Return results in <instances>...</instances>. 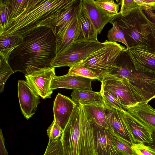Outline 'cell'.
<instances>
[{
  "mask_svg": "<svg viewBox=\"0 0 155 155\" xmlns=\"http://www.w3.org/2000/svg\"><path fill=\"white\" fill-rule=\"evenodd\" d=\"M23 39L8 61L14 72L20 71L28 75L51 67L56 55V38L53 29L47 26L41 27Z\"/></svg>",
  "mask_w": 155,
  "mask_h": 155,
  "instance_id": "6da1fadb",
  "label": "cell"
},
{
  "mask_svg": "<svg viewBox=\"0 0 155 155\" xmlns=\"http://www.w3.org/2000/svg\"><path fill=\"white\" fill-rule=\"evenodd\" d=\"M76 0H31L18 16L10 20L0 36H18L23 38L38 28L47 26L54 31L55 20Z\"/></svg>",
  "mask_w": 155,
  "mask_h": 155,
  "instance_id": "7a4b0ae2",
  "label": "cell"
},
{
  "mask_svg": "<svg viewBox=\"0 0 155 155\" xmlns=\"http://www.w3.org/2000/svg\"><path fill=\"white\" fill-rule=\"evenodd\" d=\"M61 138L64 155H96L92 129L81 104L74 107Z\"/></svg>",
  "mask_w": 155,
  "mask_h": 155,
  "instance_id": "3957f363",
  "label": "cell"
},
{
  "mask_svg": "<svg viewBox=\"0 0 155 155\" xmlns=\"http://www.w3.org/2000/svg\"><path fill=\"white\" fill-rule=\"evenodd\" d=\"M126 50L118 56L117 68L110 74L124 81L137 104L148 103L155 96V74L137 71Z\"/></svg>",
  "mask_w": 155,
  "mask_h": 155,
  "instance_id": "277c9868",
  "label": "cell"
},
{
  "mask_svg": "<svg viewBox=\"0 0 155 155\" xmlns=\"http://www.w3.org/2000/svg\"><path fill=\"white\" fill-rule=\"evenodd\" d=\"M112 21L117 22L130 48L138 45L153 48L149 25L142 9L134 11L125 17L118 13Z\"/></svg>",
  "mask_w": 155,
  "mask_h": 155,
  "instance_id": "5b68a950",
  "label": "cell"
},
{
  "mask_svg": "<svg viewBox=\"0 0 155 155\" xmlns=\"http://www.w3.org/2000/svg\"><path fill=\"white\" fill-rule=\"evenodd\" d=\"M104 44L93 54L76 64L84 66L92 70L99 77L100 81L103 75L111 73L117 66V58L126 48L117 43L106 40Z\"/></svg>",
  "mask_w": 155,
  "mask_h": 155,
  "instance_id": "8992f818",
  "label": "cell"
},
{
  "mask_svg": "<svg viewBox=\"0 0 155 155\" xmlns=\"http://www.w3.org/2000/svg\"><path fill=\"white\" fill-rule=\"evenodd\" d=\"M98 40L76 41L62 53L56 54L51 64L53 68H70L89 57L104 45Z\"/></svg>",
  "mask_w": 155,
  "mask_h": 155,
  "instance_id": "52a82bcc",
  "label": "cell"
},
{
  "mask_svg": "<svg viewBox=\"0 0 155 155\" xmlns=\"http://www.w3.org/2000/svg\"><path fill=\"white\" fill-rule=\"evenodd\" d=\"M101 81V89L112 94L125 110L137 104L130 90L121 78L107 73L103 75Z\"/></svg>",
  "mask_w": 155,
  "mask_h": 155,
  "instance_id": "ba28073f",
  "label": "cell"
},
{
  "mask_svg": "<svg viewBox=\"0 0 155 155\" xmlns=\"http://www.w3.org/2000/svg\"><path fill=\"white\" fill-rule=\"evenodd\" d=\"M126 51L135 69L155 74V49L138 45L126 48Z\"/></svg>",
  "mask_w": 155,
  "mask_h": 155,
  "instance_id": "9c48e42d",
  "label": "cell"
},
{
  "mask_svg": "<svg viewBox=\"0 0 155 155\" xmlns=\"http://www.w3.org/2000/svg\"><path fill=\"white\" fill-rule=\"evenodd\" d=\"M55 68L51 67L40 69L28 75H25L26 81L42 99L50 98L53 91L50 87L55 76Z\"/></svg>",
  "mask_w": 155,
  "mask_h": 155,
  "instance_id": "30bf717a",
  "label": "cell"
},
{
  "mask_svg": "<svg viewBox=\"0 0 155 155\" xmlns=\"http://www.w3.org/2000/svg\"><path fill=\"white\" fill-rule=\"evenodd\" d=\"M92 129L96 155H121L115 146L111 134L108 129L88 120Z\"/></svg>",
  "mask_w": 155,
  "mask_h": 155,
  "instance_id": "8fae6325",
  "label": "cell"
},
{
  "mask_svg": "<svg viewBox=\"0 0 155 155\" xmlns=\"http://www.w3.org/2000/svg\"><path fill=\"white\" fill-rule=\"evenodd\" d=\"M105 107L110 131L131 146L135 144L127 126L124 110L111 108L105 105Z\"/></svg>",
  "mask_w": 155,
  "mask_h": 155,
  "instance_id": "7c38bea8",
  "label": "cell"
},
{
  "mask_svg": "<svg viewBox=\"0 0 155 155\" xmlns=\"http://www.w3.org/2000/svg\"><path fill=\"white\" fill-rule=\"evenodd\" d=\"M18 89L21 111L28 119L35 114L40 102V97L26 81L18 80Z\"/></svg>",
  "mask_w": 155,
  "mask_h": 155,
  "instance_id": "4fadbf2b",
  "label": "cell"
},
{
  "mask_svg": "<svg viewBox=\"0 0 155 155\" xmlns=\"http://www.w3.org/2000/svg\"><path fill=\"white\" fill-rule=\"evenodd\" d=\"M77 104L69 97L58 93L54 103V119L64 131Z\"/></svg>",
  "mask_w": 155,
  "mask_h": 155,
  "instance_id": "5bb4252c",
  "label": "cell"
},
{
  "mask_svg": "<svg viewBox=\"0 0 155 155\" xmlns=\"http://www.w3.org/2000/svg\"><path fill=\"white\" fill-rule=\"evenodd\" d=\"M88 15L98 34L105 25L111 22L116 15H111L97 5L94 0H82Z\"/></svg>",
  "mask_w": 155,
  "mask_h": 155,
  "instance_id": "9a60e30c",
  "label": "cell"
},
{
  "mask_svg": "<svg viewBox=\"0 0 155 155\" xmlns=\"http://www.w3.org/2000/svg\"><path fill=\"white\" fill-rule=\"evenodd\" d=\"M124 113L130 133L135 143H151L152 130L125 110Z\"/></svg>",
  "mask_w": 155,
  "mask_h": 155,
  "instance_id": "2e32d148",
  "label": "cell"
},
{
  "mask_svg": "<svg viewBox=\"0 0 155 155\" xmlns=\"http://www.w3.org/2000/svg\"><path fill=\"white\" fill-rule=\"evenodd\" d=\"M92 80L79 76L68 74L61 76H55L52 80L51 89H87L92 90Z\"/></svg>",
  "mask_w": 155,
  "mask_h": 155,
  "instance_id": "e0dca14e",
  "label": "cell"
},
{
  "mask_svg": "<svg viewBox=\"0 0 155 155\" xmlns=\"http://www.w3.org/2000/svg\"><path fill=\"white\" fill-rule=\"evenodd\" d=\"M125 110L152 130H155V109L148 103H138Z\"/></svg>",
  "mask_w": 155,
  "mask_h": 155,
  "instance_id": "ac0fdd59",
  "label": "cell"
},
{
  "mask_svg": "<svg viewBox=\"0 0 155 155\" xmlns=\"http://www.w3.org/2000/svg\"><path fill=\"white\" fill-rule=\"evenodd\" d=\"M78 17L80 26L75 41L98 40L97 31L88 15L82 0Z\"/></svg>",
  "mask_w": 155,
  "mask_h": 155,
  "instance_id": "d6986e66",
  "label": "cell"
},
{
  "mask_svg": "<svg viewBox=\"0 0 155 155\" xmlns=\"http://www.w3.org/2000/svg\"><path fill=\"white\" fill-rule=\"evenodd\" d=\"M81 105L88 120H92L98 125L108 129L105 105L103 101H96Z\"/></svg>",
  "mask_w": 155,
  "mask_h": 155,
  "instance_id": "ffe728a7",
  "label": "cell"
},
{
  "mask_svg": "<svg viewBox=\"0 0 155 155\" xmlns=\"http://www.w3.org/2000/svg\"><path fill=\"white\" fill-rule=\"evenodd\" d=\"M78 16V15L74 18L70 25L63 33L56 37V54L64 51L76 41L80 26Z\"/></svg>",
  "mask_w": 155,
  "mask_h": 155,
  "instance_id": "44dd1931",
  "label": "cell"
},
{
  "mask_svg": "<svg viewBox=\"0 0 155 155\" xmlns=\"http://www.w3.org/2000/svg\"><path fill=\"white\" fill-rule=\"evenodd\" d=\"M72 100L76 104H82L96 101H103L100 92L91 89H75L71 94Z\"/></svg>",
  "mask_w": 155,
  "mask_h": 155,
  "instance_id": "7402d4cb",
  "label": "cell"
},
{
  "mask_svg": "<svg viewBox=\"0 0 155 155\" xmlns=\"http://www.w3.org/2000/svg\"><path fill=\"white\" fill-rule=\"evenodd\" d=\"M23 38L18 36L0 37V56L8 61L12 52L21 43Z\"/></svg>",
  "mask_w": 155,
  "mask_h": 155,
  "instance_id": "603a6c76",
  "label": "cell"
},
{
  "mask_svg": "<svg viewBox=\"0 0 155 155\" xmlns=\"http://www.w3.org/2000/svg\"><path fill=\"white\" fill-rule=\"evenodd\" d=\"M30 2V0H7L8 13L6 28L10 20L15 18L23 12L27 7Z\"/></svg>",
  "mask_w": 155,
  "mask_h": 155,
  "instance_id": "cb8c5ba5",
  "label": "cell"
},
{
  "mask_svg": "<svg viewBox=\"0 0 155 155\" xmlns=\"http://www.w3.org/2000/svg\"><path fill=\"white\" fill-rule=\"evenodd\" d=\"M67 74L68 75L79 76L93 80L100 81L99 76L92 70L87 68L76 64L70 68Z\"/></svg>",
  "mask_w": 155,
  "mask_h": 155,
  "instance_id": "d4e9b609",
  "label": "cell"
},
{
  "mask_svg": "<svg viewBox=\"0 0 155 155\" xmlns=\"http://www.w3.org/2000/svg\"><path fill=\"white\" fill-rule=\"evenodd\" d=\"M112 27L108 32L107 37L108 41L114 42H120L123 44L128 49L130 48L125 40L124 33L120 29L116 21H112L110 22Z\"/></svg>",
  "mask_w": 155,
  "mask_h": 155,
  "instance_id": "484cf974",
  "label": "cell"
},
{
  "mask_svg": "<svg viewBox=\"0 0 155 155\" xmlns=\"http://www.w3.org/2000/svg\"><path fill=\"white\" fill-rule=\"evenodd\" d=\"M0 57V93L3 92L5 83L9 76L14 72L8 61L1 56Z\"/></svg>",
  "mask_w": 155,
  "mask_h": 155,
  "instance_id": "4316f807",
  "label": "cell"
},
{
  "mask_svg": "<svg viewBox=\"0 0 155 155\" xmlns=\"http://www.w3.org/2000/svg\"><path fill=\"white\" fill-rule=\"evenodd\" d=\"M111 133L115 146L121 155H136L131 146L115 134Z\"/></svg>",
  "mask_w": 155,
  "mask_h": 155,
  "instance_id": "83f0119b",
  "label": "cell"
},
{
  "mask_svg": "<svg viewBox=\"0 0 155 155\" xmlns=\"http://www.w3.org/2000/svg\"><path fill=\"white\" fill-rule=\"evenodd\" d=\"M120 2L121 8L118 13L123 17L126 16L131 12L141 8L137 0H121Z\"/></svg>",
  "mask_w": 155,
  "mask_h": 155,
  "instance_id": "f1b7e54d",
  "label": "cell"
},
{
  "mask_svg": "<svg viewBox=\"0 0 155 155\" xmlns=\"http://www.w3.org/2000/svg\"><path fill=\"white\" fill-rule=\"evenodd\" d=\"M100 92L102 97L103 101L106 106L122 111L125 110L123 105L110 93L102 89H101Z\"/></svg>",
  "mask_w": 155,
  "mask_h": 155,
  "instance_id": "f546056e",
  "label": "cell"
},
{
  "mask_svg": "<svg viewBox=\"0 0 155 155\" xmlns=\"http://www.w3.org/2000/svg\"><path fill=\"white\" fill-rule=\"evenodd\" d=\"M43 155H64L61 137L55 141L49 139Z\"/></svg>",
  "mask_w": 155,
  "mask_h": 155,
  "instance_id": "4dcf8cb0",
  "label": "cell"
},
{
  "mask_svg": "<svg viewBox=\"0 0 155 155\" xmlns=\"http://www.w3.org/2000/svg\"><path fill=\"white\" fill-rule=\"evenodd\" d=\"M94 1L97 5L111 15H116L119 12V6L120 5V1L118 3H116L113 0H96Z\"/></svg>",
  "mask_w": 155,
  "mask_h": 155,
  "instance_id": "1f68e13d",
  "label": "cell"
},
{
  "mask_svg": "<svg viewBox=\"0 0 155 155\" xmlns=\"http://www.w3.org/2000/svg\"><path fill=\"white\" fill-rule=\"evenodd\" d=\"M148 24L153 48L155 49V13L150 8L143 10Z\"/></svg>",
  "mask_w": 155,
  "mask_h": 155,
  "instance_id": "d6a6232c",
  "label": "cell"
},
{
  "mask_svg": "<svg viewBox=\"0 0 155 155\" xmlns=\"http://www.w3.org/2000/svg\"><path fill=\"white\" fill-rule=\"evenodd\" d=\"M8 13L7 0H0V34L6 28Z\"/></svg>",
  "mask_w": 155,
  "mask_h": 155,
  "instance_id": "836d02e7",
  "label": "cell"
},
{
  "mask_svg": "<svg viewBox=\"0 0 155 155\" xmlns=\"http://www.w3.org/2000/svg\"><path fill=\"white\" fill-rule=\"evenodd\" d=\"M63 132V131L54 119L52 124L47 130V134L49 139L55 141L61 137Z\"/></svg>",
  "mask_w": 155,
  "mask_h": 155,
  "instance_id": "e575fe53",
  "label": "cell"
},
{
  "mask_svg": "<svg viewBox=\"0 0 155 155\" xmlns=\"http://www.w3.org/2000/svg\"><path fill=\"white\" fill-rule=\"evenodd\" d=\"M131 147L136 155H155V150L144 144L135 143Z\"/></svg>",
  "mask_w": 155,
  "mask_h": 155,
  "instance_id": "d590c367",
  "label": "cell"
},
{
  "mask_svg": "<svg viewBox=\"0 0 155 155\" xmlns=\"http://www.w3.org/2000/svg\"><path fill=\"white\" fill-rule=\"evenodd\" d=\"M0 155H8L5 145V138L2 130L0 129Z\"/></svg>",
  "mask_w": 155,
  "mask_h": 155,
  "instance_id": "8d00e7d4",
  "label": "cell"
},
{
  "mask_svg": "<svg viewBox=\"0 0 155 155\" xmlns=\"http://www.w3.org/2000/svg\"><path fill=\"white\" fill-rule=\"evenodd\" d=\"M152 142L150 143L144 144L155 150V130H152Z\"/></svg>",
  "mask_w": 155,
  "mask_h": 155,
  "instance_id": "74e56055",
  "label": "cell"
},
{
  "mask_svg": "<svg viewBox=\"0 0 155 155\" xmlns=\"http://www.w3.org/2000/svg\"><path fill=\"white\" fill-rule=\"evenodd\" d=\"M153 12L155 13V9L152 10Z\"/></svg>",
  "mask_w": 155,
  "mask_h": 155,
  "instance_id": "f35d334b",
  "label": "cell"
},
{
  "mask_svg": "<svg viewBox=\"0 0 155 155\" xmlns=\"http://www.w3.org/2000/svg\"><path fill=\"white\" fill-rule=\"evenodd\" d=\"M153 99H155V96L153 97Z\"/></svg>",
  "mask_w": 155,
  "mask_h": 155,
  "instance_id": "ab89813d",
  "label": "cell"
}]
</instances>
